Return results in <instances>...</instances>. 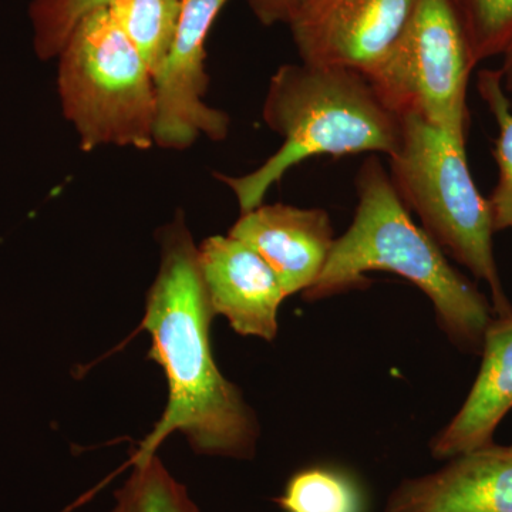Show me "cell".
<instances>
[{
    "mask_svg": "<svg viewBox=\"0 0 512 512\" xmlns=\"http://www.w3.org/2000/svg\"><path fill=\"white\" fill-rule=\"evenodd\" d=\"M160 268L147 293L143 328L153 339L150 359L163 367L168 404L134 457L156 456L168 436L181 433L198 454L251 458L258 421L235 384L212 359L214 318L198 247L183 214L158 229Z\"/></svg>",
    "mask_w": 512,
    "mask_h": 512,
    "instance_id": "cell-1",
    "label": "cell"
},
{
    "mask_svg": "<svg viewBox=\"0 0 512 512\" xmlns=\"http://www.w3.org/2000/svg\"><path fill=\"white\" fill-rule=\"evenodd\" d=\"M356 191L352 225L335 239L322 274L302 293L303 299L323 301L365 289L372 284L369 272H393L430 299L450 342L463 352L481 353L493 306L414 224L380 158H366L356 175Z\"/></svg>",
    "mask_w": 512,
    "mask_h": 512,
    "instance_id": "cell-2",
    "label": "cell"
},
{
    "mask_svg": "<svg viewBox=\"0 0 512 512\" xmlns=\"http://www.w3.org/2000/svg\"><path fill=\"white\" fill-rule=\"evenodd\" d=\"M266 126L284 143L252 173L215 174L234 192L241 214L264 204L292 167L318 156L384 154L402 144V119L377 96L366 74L346 67L284 64L269 80Z\"/></svg>",
    "mask_w": 512,
    "mask_h": 512,
    "instance_id": "cell-3",
    "label": "cell"
},
{
    "mask_svg": "<svg viewBox=\"0 0 512 512\" xmlns=\"http://www.w3.org/2000/svg\"><path fill=\"white\" fill-rule=\"evenodd\" d=\"M402 144L390 157V178L423 229L458 264L487 282L497 318L512 306L495 264L493 217L468 167L467 141L417 116L402 119Z\"/></svg>",
    "mask_w": 512,
    "mask_h": 512,
    "instance_id": "cell-4",
    "label": "cell"
},
{
    "mask_svg": "<svg viewBox=\"0 0 512 512\" xmlns=\"http://www.w3.org/2000/svg\"><path fill=\"white\" fill-rule=\"evenodd\" d=\"M57 62L60 106L83 151L154 146L156 82L109 10L87 15Z\"/></svg>",
    "mask_w": 512,
    "mask_h": 512,
    "instance_id": "cell-5",
    "label": "cell"
},
{
    "mask_svg": "<svg viewBox=\"0 0 512 512\" xmlns=\"http://www.w3.org/2000/svg\"><path fill=\"white\" fill-rule=\"evenodd\" d=\"M474 67L453 0H417L399 39L366 77L400 119L417 116L467 141Z\"/></svg>",
    "mask_w": 512,
    "mask_h": 512,
    "instance_id": "cell-6",
    "label": "cell"
},
{
    "mask_svg": "<svg viewBox=\"0 0 512 512\" xmlns=\"http://www.w3.org/2000/svg\"><path fill=\"white\" fill-rule=\"evenodd\" d=\"M228 0H183L173 46L156 79L154 146L187 150L198 138L222 141L231 120L205 101L208 35Z\"/></svg>",
    "mask_w": 512,
    "mask_h": 512,
    "instance_id": "cell-7",
    "label": "cell"
},
{
    "mask_svg": "<svg viewBox=\"0 0 512 512\" xmlns=\"http://www.w3.org/2000/svg\"><path fill=\"white\" fill-rule=\"evenodd\" d=\"M417 0H303L293 13L302 63L367 74L392 49Z\"/></svg>",
    "mask_w": 512,
    "mask_h": 512,
    "instance_id": "cell-8",
    "label": "cell"
},
{
    "mask_svg": "<svg viewBox=\"0 0 512 512\" xmlns=\"http://www.w3.org/2000/svg\"><path fill=\"white\" fill-rule=\"evenodd\" d=\"M198 262L214 315L225 316L239 335L272 342L286 295L264 258L231 235H215L201 242Z\"/></svg>",
    "mask_w": 512,
    "mask_h": 512,
    "instance_id": "cell-9",
    "label": "cell"
},
{
    "mask_svg": "<svg viewBox=\"0 0 512 512\" xmlns=\"http://www.w3.org/2000/svg\"><path fill=\"white\" fill-rule=\"evenodd\" d=\"M228 235L245 242L264 258L286 298L315 284L336 239L328 212L281 202L244 212Z\"/></svg>",
    "mask_w": 512,
    "mask_h": 512,
    "instance_id": "cell-10",
    "label": "cell"
},
{
    "mask_svg": "<svg viewBox=\"0 0 512 512\" xmlns=\"http://www.w3.org/2000/svg\"><path fill=\"white\" fill-rule=\"evenodd\" d=\"M386 512H512V446L478 448L437 473L403 481Z\"/></svg>",
    "mask_w": 512,
    "mask_h": 512,
    "instance_id": "cell-11",
    "label": "cell"
},
{
    "mask_svg": "<svg viewBox=\"0 0 512 512\" xmlns=\"http://www.w3.org/2000/svg\"><path fill=\"white\" fill-rule=\"evenodd\" d=\"M483 362L466 402L431 440V454L450 460L494 444V433L512 409V316L491 320L485 332Z\"/></svg>",
    "mask_w": 512,
    "mask_h": 512,
    "instance_id": "cell-12",
    "label": "cell"
},
{
    "mask_svg": "<svg viewBox=\"0 0 512 512\" xmlns=\"http://www.w3.org/2000/svg\"><path fill=\"white\" fill-rule=\"evenodd\" d=\"M183 0H110L106 9L154 79L173 46Z\"/></svg>",
    "mask_w": 512,
    "mask_h": 512,
    "instance_id": "cell-13",
    "label": "cell"
},
{
    "mask_svg": "<svg viewBox=\"0 0 512 512\" xmlns=\"http://www.w3.org/2000/svg\"><path fill=\"white\" fill-rule=\"evenodd\" d=\"M276 504L282 512H365V498L356 480L329 466L296 471Z\"/></svg>",
    "mask_w": 512,
    "mask_h": 512,
    "instance_id": "cell-14",
    "label": "cell"
},
{
    "mask_svg": "<svg viewBox=\"0 0 512 512\" xmlns=\"http://www.w3.org/2000/svg\"><path fill=\"white\" fill-rule=\"evenodd\" d=\"M478 93L493 114L498 127L494 158L498 167V183L488 204L493 217L494 231L512 228V110L505 92L500 70H481L478 73Z\"/></svg>",
    "mask_w": 512,
    "mask_h": 512,
    "instance_id": "cell-15",
    "label": "cell"
},
{
    "mask_svg": "<svg viewBox=\"0 0 512 512\" xmlns=\"http://www.w3.org/2000/svg\"><path fill=\"white\" fill-rule=\"evenodd\" d=\"M133 473L117 493V512H200L160 458L133 457Z\"/></svg>",
    "mask_w": 512,
    "mask_h": 512,
    "instance_id": "cell-16",
    "label": "cell"
},
{
    "mask_svg": "<svg viewBox=\"0 0 512 512\" xmlns=\"http://www.w3.org/2000/svg\"><path fill=\"white\" fill-rule=\"evenodd\" d=\"M110 0H32L29 20L33 50L42 62L57 59L74 29Z\"/></svg>",
    "mask_w": 512,
    "mask_h": 512,
    "instance_id": "cell-17",
    "label": "cell"
},
{
    "mask_svg": "<svg viewBox=\"0 0 512 512\" xmlns=\"http://www.w3.org/2000/svg\"><path fill=\"white\" fill-rule=\"evenodd\" d=\"M476 66L512 42V0H453Z\"/></svg>",
    "mask_w": 512,
    "mask_h": 512,
    "instance_id": "cell-18",
    "label": "cell"
},
{
    "mask_svg": "<svg viewBox=\"0 0 512 512\" xmlns=\"http://www.w3.org/2000/svg\"><path fill=\"white\" fill-rule=\"evenodd\" d=\"M303 0H248L249 6L254 10L256 18L264 25L275 23H289L293 13L298 10Z\"/></svg>",
    "mask_w": 512,
    "mask_h": 512,
    "instance_id": "cell-19",
    "label": "cell"
},
{
    "mask_svg": "<svg viewBox=\"0 0 512 512\" xmlns=\"http://www.w3.org/2000/svg\"><path fill=\"white\" fill-rule=\"evenodd\" d=\"M504 63L500 69L501 79H503V86L507 94H512V42L508 49L504 52Z\"/></svg>",
    "mask_w": 512,
    "mask_h": 512,
    "instance_id": "cell-20",
    "label": "cell"
},
{
    "mask_svg": "<svg viewBox=\"0 0 512 512\" xmlns=\"http://www.w3.org/2000/svg\"><path fill=\"white\" fill-rule=\"evenodd\" d=\"M111 512H117V511H116V508H114V510H113V511H111Z\"/></svg>",
    "mask_w": 512,
    "mask_h": 512,
    "instance_id": "cell-21",
    "label": "cell"
}]
</instances>
